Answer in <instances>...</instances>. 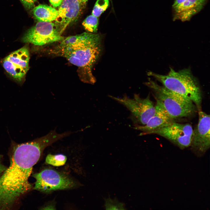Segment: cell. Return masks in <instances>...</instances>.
<instances>
[{"mask_svg": "<svg viewBox=\"0 0 210 210\" xmlns=\"http://www.w3.org/2000/svg\"><path fill=\"white\" fill-rule=\"evenodd\" d=\"M156 111L154 115L144 125H135L133 128L141 132L139 136L149 134L151 132L167 126L174 120L171 118L158 104L155 105Z\"/></svg>", "mask_w": 210, "mask_h": 210, "instance_id": "7c38bea8", "label": "cell"}, {"mask_svg": "<svg viewBox=\"0 0 210 210\" xmlns=\"http://www.w3.org/2000/svg\"><path fill=\"white\" fill-rule=\"evenodd\" d=\"M33 15L38 21L52 22L55 21L58 15V11L54 8L44 4H40L34 7Z\"/></svg>", "mask_w": 210, "mask_h": 210, "instance_id": "5bb4252c", "label": "cell"}, {"mask_svg": "<svg viewBox=\"0 0 210 210\" xmlns=\"http://www.w3.org/2000/svg\"><path fill=\"white\" fill-rule=\"evenodd\" d=\"M29 55L28 48L23 47L15 51L5 58L3 65L12 77L20 81L29 69Z\"/></svg>", "mask_w": 210, "mask_h": 210, "instance_id": "30bf717a", "label": "cell"}, {"mask_svg": "<svg viewBox=\"0 0 210 210\" xmlns=\"http://www.w3.org/2000/svg\"><path fill=\"white\" fill-rule=\"evenodd\" d=\"M99 23L98 17L92 15L88 16L83 22L82 24L88 32L97 33Z\"/></svg>", "mask_w": 210, "mask_h": 210, "instance_id": "9a60e30c", "label": "cell"}, {"mask_svg": "<svg viewBox=\"0 0 210 210\" xmlns=\"http://www.w3.org/2000/svg\"><path fill=\"white\" fill-rule=\"evenodd\" d=\"M145 84L153 91L156 103L174 120L189 117L198 111L192 102L159 85L150 78Z\"/></svg>", "mask_w": 210, "mask_h": 210, "instance_id": "277c9868", "label": "cell"}, {"mask_svg": "<svg viewBox=\"0 0 210 210\" xmlns=\"http://www.w3.org/2000/svg\"><path fill=\"white\" fill-rule=\"evenodd\" d=\"M85 7L80 0H63L55 20L62 34L69 24L78 18Z\"/></svg>", "mask_w": 210, "mask_h": 210, "instance_id": "8fae6325", "label": "cell"}, {"mask_svg": "<svg viewBox=\"0 0 210 210\" xmlns=\"http://www.w3.org/2000/svg\"><path fill=\"white\" fill-rule=\"evenodd\" d=\"M47 146L41 137L20 144L11 140L10 164L0 176V209H9L31 190L29 179L33 167Z\"/></svg>", "mask_w": 210, "mask_h": 210, "instance_id": "6da1fadb", "label": "cell"}, {"mask_svg": "<svg viewBox=\"0 0 210 210\" xmlns=\"http://www.w3.org/2000/svg\"><path fill=\"white\" fill-rule=\"evenodd\" d=\"M104 206L106 210L126 209L125 203L119 202L116 198L111 199L110 197L104 199Z\"/></svg>", "mask_w": 210, "mask_h": 210, "instance_id": "e0dca14e", "label": "cell"}, {"mask_svg": "<svg viewBox=\"0 0 210 210\" xmlns=\"http://www.w3.org/2000/svg\"><path fill=\"white\" fill-rule=\"evenodd\" d=\"M109 5V0H97L93 8L92 15L99 17L108 8Z\"/></svg>", "mask_w": 210, "mask_h": 210, "instance_id": "ac0fdd59", "label": "cell"}, {"mask_svg": "<svg viewBox=\"0 0 210 210\" xmlns=\"http://www.w3.org/2000/svg\"><path fill=\"white\" fill-rule=\"evenodd\" d=\"M193 130L189 124H183L173 122L169 125L150 132L149 134H157L165 138L181 149L190 147Z\"/></svg>", "mask_w": 210, "mask_h": 210, "instance_id": "ba28073f", "label": "cell"}, {"mask_svg": "<svg viewBox=\"0 0 210 210\" xmlns=\"http://www.w3.org/2000/svg\"><path fill=\"white\" fill-rule=\"evenodd\" d=\"M6 168L2 163L1 156L0 155V176L6 169Z\"/></svg>", "mask_w": 210, "mask_h": 210, "instance_id": "44dd1931", "label": "cell"}, {"mask_svg": "<svg viewBox=\"0 0 210 210\" xmlns=\"http://www.w3.org/2000/svg\"><path fill=\"white\" fill-rule=\"evenodd\" d=\"M186 0H175L172 5L173 7L176 6L184 2Z\"/></svg>", "mask_w": 210, "mask_h": 210, "instance_id": "7402d4cb", "label": "cell"}, {"mask_svg": "<svg viewBox=\"0 0 210 210\" xmlns=\"http://www.w3.org/2000/svg\"><path fill=\"white\" fill-rule=\"evenodd\" d=\"M109 97L123 105L130 112L135 125H144L154 115L156 108L149 95L142 98L135 94L132 98L126 95L121 97L109 95Z\"/></svg>", "mask_w": 210, "mask_h": 210, "instance_id": "5b68a950", "label": "cell"}, {"mask_svg": "<svg viewBox=\"0 0 210 210\" xmlns=\"http://www.w3.org/2000/svg\"><path fill=\"white\" fill-rule=\"evenodd\" d=\"M206 0H186L183 3L173 7L175 18L182 21H189L193 15L203 8Z\"/></svg>", "mask_w": 210, "mask_h": 210, "instance_id": "4fadbf2b", "label": "cell"}, {"mask_svg": "<svg viewBox=\"0 0 210 210\" xmlns=\"http://www.w3.org/2000/svg\"><path fill=\"white\" fill-rule=\"evenodd\" d=\"M110 0L111 1V4H112V0ZM80 1H81L82 4L83 6H85L86 4V3H87L88 0H80Z\"/></svg>", "mask_w": 210, "mask_h": 210, "instance_id": "603a6c76", "label": "cell"}, {"mask_svg": "<svg viewBox=\"0 0 210 210\" xmlns=\"http://www.w3.org/2000/svg\"><path fill=\"white\" fill-rule=\"evenodd\" d=\"M147 74L154 78L168 90L192 102L196 106L198 111H201V90L189 68L177 71L170 67L169 73L166 75L152 71L148 72Z\"/></svg>", "mask_w": 210, "mask_h": 210, "instance_id": "3957f363", "label": "cell"}, {"mask_svg": "<svg viewBox=\"0 0 210 210\" xmlns=\"http://www.w3.org/2000/svg\"><path fill=\"white\" fill-rule=\"evenodd\" d=\"M103 38L100 34L84 32L64 38L48 52L52 55L65 58L77 66L82 80L93 84L96 80L92 69L102 54Z\"/></svg>", "mask_w": 210, "mask_h": 210, "instance_id": "7a4b0ae2", "label": "cell"}, {"mask_svg": "<svg viewBox=\"0 0 210 210\" xmlns=\"http://www.w3.org/2000/svg\"><path fill=\"white\" fill-rule=\"evenodd\" d=\"M62 34L60 28L55 23L38 21L26 32L22 41L24 43L42 46L62 41L64 38Z\"/></svg>", "mask_w": 210, "mask_h": 210, "instance_id": "8992f818", "label": "cell"}, {"mask_svg": "<svg viewBox=\"0 0 210 210\" xmlns=\"http://www.w3.org/2000/svg\"><path fill=\"white\" fill-rule=\"evenodd\" d=\"M67 160L66 156L62 154L56 155L48 154L46 159V163L53 166L59 167L65 164Z\"/></svg>", "mask_w": 210, "mask_h": 210, "instance_id": "2e32d148", "label": "cell"}, {"mask_svg": "<svg viewBox=\"0 0 210 210\" xmlns=\"http://www.w3.org/2000/svg\"><path fill=\"white\" fill-rule=\"evenodd\" d=\"M51 4L55 8L59 7L63 0H49Z\"/></svg>", "mask_w": 210, "mask_h": 210, "instance_id": "ffe728a7", "label": "cell"}, {"mask_svg": "<svg viewBox=\"0 0 210 210\" xmlns=\"http://www.w3.org/2000/svg\"><path fill=\"white\" fill-rule=\"evenodd\" d=\"M36 179L34 189L45 192L71 188L74 182L67 176L51 169H46L34 174Z\"/></svg>", "mask_w": 210, "mask_h": 210, "instance_id": "52a82bcc", "label": "cell"}, {"mask_svg": "<svg viewBox=\"0 0 210 210\" xmlns=\"http://www.w3.org/2000/svg\"><path fill=\"white\" fill-rule=\"evenodd\" d=\"M24 7L27 10L32 9L34 6L37 0H20Z\"/></svg>", "mask_w": 210, "mask_h": 210, "instance_id": "d6986e66", "label": "cell"}, {"mask_svg": "<svg viewBox=\"0 0 210 210\" xmlns=\"http://www.w3.org/2000/svg\"><path fill=\"white\" fill-rule=\"evenodd\" d=\"M198 122L193 132L190 146L198 156H202L210 146V115L201 110L198 111Z\"/></svg>", "mask_w": 210, "mask_h": 210, "instance_id": "9c48e42d", "label": "cell"}]
</instances>
